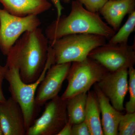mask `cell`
<instances>
[{
  "instance_id": "obj_1",
  "label": "cell",
  "mask_w": 135,
  "mask_h": 135,
  "mask_svg": "<svg viewBox=\"0 0 135 135\" xmlns=\"http://www.w3.org/2000/svg\"><path fill=\"white\" fill-rule=\"evenodd\" d=\"M49 47L48 39L39 27L25 32L10 50L5 65L16 67L25 83L34 82L46 65Z\"/></svg>"
},
{
  "instance_id": "obj_2",
  "label": "cell",
  "mask_w": 135,
  "mask_h": 135,
  "mask_svg": "<svg viewBox=\"0 0 135 135\" xmlns=\"http://www.w3.org/2000/svg\"><path fill=\"white\" fill-rule=\"evenodd\" d=\"M116 32L97 13L88 10L75 0L72 2L70 14L61 16L51 22L46 28L45 35L49 41L69 35L81 33L97 35L109 40Z\"/></svg>"
},
{
  "instance_id": "obj_3",
  "label": "cell",
  "mask_w": 135,
  "mask_h": 135,
  "mask_svg": "<svg viewBox=\"0 0 135 135\" xmlns=\"http://www.w3.org/2000/svg\"><path fill=\"white\" fill-rule=\"evenodd\" d=\"M53 64V52L49 46L46 65L40 77L34 82L25 83L21 79L19 70L16 67L13 65H7L8 70L5 79L9 84V89L11 97L18 103L22 109L26 131L35 119L39 107L35 103L36 90L46 72Z\"/></svg>"
},
{
  "instance_id": "obj_4",
  "label": "cell",
  "mask_w": 135,
  "mask_h": 135,
  "mask_svg": "<svg viewBox=\"0 0 135 135\" xmlns=\"http://www.w3.org/2000/svg\"><path fill=\"white\" fill-rule=\"evenodd\" d=\"M104 36L93 34L69 35L49 41L53 52V64L82 61L94 49L106 43Z\"/></svg>"
},
{
  "instance_id": "obj_5",
  "label": "cell",
  "mask_w": 135,
  "mask_h": 135,
  "mask_svg": "<svg viewBox=\"0 0 135 135\" xmlns=\"http://www.w3.org/2000/svg\"><path fill=\"white\" fill-rule=\"evenodd\" d=\"M108 72L99 63L88 57L73 62L66 77L67 88L60 97L67 100L77 94L87 93Z\"/></svg>"
},
{
  "instance_id": "obj_6",
  "label": "cell",
  "mask_w": 135,
  "mask_h": 135,
  "mask_svg": "<svg viewBox=\"0 0 135 135\" xmlns=\"http://www.w3.org/2000/svg\"><path fill=\"white\" fill-rule=\"evenodd\" d=\"M41 22L37 16H16L0 8V50L7 56L23 33L39 27Z\"/></svg>"
},
{
  "instance_id": "obj_7",
  "label": "cell",
  "mask_w": 135,
  "mask_h": 135,
  "mask_svg": "<svg viewBox=\"0 0 135 135\" xmlns=\"http://www.w3.org/2000/svg\"><path fill=\"white\" fill-rule=\"evenodd\" d=\"M66 101L57 96L46 104L41 116L35 119L26 135H57L68 122Z\"/></svg>"
},
{
  "instance_id": "obj_8",
  "label": "cell",
  "mask_w": 135,
  "mask_h": 135,
  "mask_svg": "<svg viewBox=\"0 0 135 135\" xmlns=\"http://www.w3.org/2000/svg\"><path fill=\"white\" fill-rule=\"evenodd\" d=\"M88 57L110 72L128 69L135 63V46L127 44H105L91 51Z\"/></svg>"
},
{
  "instance_id": "obj_9",
  "label": "cell",
  "mask_w": 135,
  "mask_h": 135,
  "mask_svg": "<svg viewBox=\"0 0 135 135\" xmlns=\"http://www.w3.org/2000/svg\"><path fill=\"white\" fill-rule=\"evenodd\" d=\"M71 64H55L49 68L36 90L35 101L37 106H42L58 95Z\"/></svg>"
},
{
  "instance_id": "obj_10",
  "label": "cell",
  "mask_w": 135,
  "mask_h": 135,
  "mask_svg": "<svg viewBox=\"0 0 135 135\" xmlns=\"http://www.w3.org/2000/svg\"><path fill=\"white\" fill-rule=\"evenodd\" d=\"M128 69L109 72L97 83L99 89L117 110H125L123 104L128 89Z\"/></svg>"
},
{
  "instance_id": "obj_11",
  "label": "cell",
  "mask_w": 135,
  "mask_h": 135,
  "mask_svg": "<svg viewBox=\"0 0 135 135\" xmlns=\"http://www.w3.org/2000/svg\"><path fill=\"white\" fill-rule=\"evenodd\" d=\"M0 123L3 135H26L23 114L18 103L10 97L0 103Z\"/></svg>"
},
{
  "instance_id": "obj_12",
  "label": "cell",
  "mask_w": 135,
  "mask_h": 135,
  "mask_svg": "<svg viewBox=\"0 0 135 135\" xmlns=\"http://www.w3.org/2000/svg\"><path fill=\"white\" fill-rule=\"evenodd\" d=\"M94 85V91L96 95L102 115L101 124L104 135H118V125L123 113L112 105L97 83Z\"/></svg>"
},
{
  "instance_id": "obj_13",
  "label": "cell",
  "mask_w": 135,
  "mask_h": 135,
  "mask_svg": "<svg viewBox=\"0 0 135 135\" xmlns=\"http://www.w3.org/2000/svg\"><path fill=\"white\" fill-rule=\"evenodd\" d=\"M135 0H109L99 11L107 23L116 32L126 15L135 10Z\"/></svg>"
},
{
  "instance_id": "obj_14",
  "label": "cell",
  "mask_w": 135,
  "mask_h": 135,
  "mask_svg": "<svg viewBox=\"0 0 135 135\" xmlns=\"http://www.w3.org/2000/svg\"><path fill=\"white\" fill-rule=\"evenodd\" d=\"M0 2L7 12L20 17L37 16L52 6L47 0H0Z\"/></svg>"
},
{
  "instance_id": "obj_15",
  "label": "cell",
  "mask_w": 135,
  "mask_h": 135,
  "mask_svg": "<svg viewBox=\"0 0 135 135\" xmlns=\"http://www.w3.org/2000/svg\"><path fill=\"white\" fill-rule=\"evenodd\" d=\"M100 107L95 93L88 91L84 121L89 128L91 135H104L100 118Z\"/></svg>"
},
{
  "instance_id": "obj_16",
  "label": "cell",
  "mask_w": 135,
  "mask_h": 135,
  "mask_svg": "<svg viewBox=\"0 0 135 135\" xmlns=\"http://www.w3.org/2000/svg\"><path fill=\"white\" fill-rule=\"evenodd\" d=\"M87 97V93H81L67 99L66 110L68 121L71 125L84 121Z\"/></svg>"
},
{
  "instance_id": "obj_17",
  "label": "cell",
  "mask_w": 135,
  "mask_h": 135,
  "mask_svg": "<svg viewBox=\"0 0 135 135\" xmlns=\"http://www.w3.org/2000/svg\"><path fill=\"white\" fill-rule=\"evenodd\" d=\"M135 29V10L129 15L125 24L109 39L108 43L112 44H127L130 35Z\"/></svg>"
},
{
  "instance_id": "obj_18",
  "label": "cell",
  "mask_w": 135,
  "mask_h": 135,
  "mask_svg": "<svg viewBox=\"0 0 135 135\" xmlns=\"http://www.w3.org/2000/svg\"><path fill=\"white\" fill-rule=\"evenodd\" d=\"M118 135H135V112L122 115L118 127Z\"/></svg>"
},
{
  "instance_id": "obj_19",
  "label": "cell",
  "mask_w": 135,
  "mask_h": 135,
  "mask_svg": "<svg viewBox=\"0 0 135 135\" xmlns=\"http://www.w3.org/2000/svg\"><path fill=\"white\" fill-rule=\"evenodd\" d=\"M129 77L128 89L129 99L125 105L127 113L135 112V69L134 66L128 68Z\"/></svg>"
},
{
  "instance_id": "obj_20",
  "label": "cell",
  "mask_w": 135,
  "mask_h": 135,
  "mask_svg": "<svg viewBox=\"0 0 135 135\" xmlns=\"http://www.w3.org/2000/svg\"><path fill=\"white\" fill-rule=\"evenodd\" d=\"M90 12L97 13L109 0H75Z\"/></svg>"
},
{
  "instance_id": "obj_21",
  "label": "cell",
  "mask_w": 135,
  "mask_h": 135,
  "mask_svg": "<svg viewBox=\"0 0 135 135\" xmlns=\"http://www.w3.org/2000/svg\"><path fill=\"white\" fill-rule=\"evenodd\" d=\"M71 135H91L89 128L85 121L72 125Z\"/></svg>"
},
{
  "instance_id": "obj_22",
  "label": "cell",
  "mask_w": 135,
  "mask_h": 135,
  "mask_svg": "<svg viewBox=\"0 0 135 135\" xmlns=\"http://www.w3.org/2000/svg\"><path fill=\"white\" fill-rule=\"evenodd\" d=\"M8 70V68L6 65L3 66L0 65V103L5 102L7 100L3 92L2 85Z\"/></svg>"
},
{
  "instance_id": "obj_23",
  "label": "cell",
  "mask_w": 135,
  "mask_h": 135,
  "mask_svg": "<svg viewBox=\"0 0 135 135\" xmlns=\"http://www.w3.org/2000/svg\"><path fill=\"white\" fill-rule=\"evenodd\" d=\"M72 125L68 122L57 135H71V129Z\"/></svg>"
},
{
  "instance_id": "obj_24",
  "label": "cell",
  "mask_w": 135,
  "mask_h": 135,
  "mask_svg": "<svg viewBox=\"0 0 135 135\" xmlns=\"http://www.w3.org/2000/svg\"><path fill=\"white\" fill-rule=\"evenodd\" d=\"M50 1L56 9L57 12V19L62 16V11L64 9V8L60 3V1L61 0H50Z\"/></svg>"
},
{
  "instance_id": "obj_25",
  "label": "cell",
  "mask_w": 135,
  "mask_h": 135,
  "mask_svg": "<svg viewBox=\"0 0 135 135\" xmlns=\"http://www.w3.org/2000/svg\"><path fill=\"white\" fill-rule=\"evenodd\" d=\"M0 135H3L1 123H0Z\"/></svg>"
},
{
  "instance_id": "obj_26",
  "label": "cell",
  "mask_w": 135,
  "mask_h": 135,
  "mask_svg": "<svg viewBox=\"0 0 135 135\" xmlns=\"http://www.w3.org/2000/svg\"><path fill=\"white\" fill-rule=\"evenodd\" d=\"M62 1L66 3H68L70 2L71 0H62Z\"/></svg>"
}]
</instances>
